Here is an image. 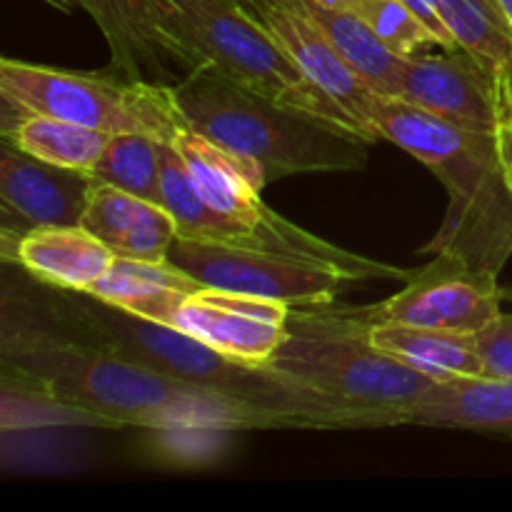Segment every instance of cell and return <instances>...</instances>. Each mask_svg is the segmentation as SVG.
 <instances>
[{
  "label": "cell",
  "instance_id": "cell-1",
  "mask_svg": "<svg viewBox=\"0 0 512 512\" xmlns=\"http://www.w3.org/2000/svg\"><path fill=\"white\" fill-rule=\"evenodd\" d=\"M0 370L5 378L105 420L110 428L280 430L270 418L233 400L73 338L20 285L15 293H3Z\"/></svg>",
  "mask_w": 512,
  "mask_h": 512
},
{
  "label": "cell",
  "instance_id": "cell-2",
  "mask_svg": "<svg viewBox=\"0 0 512 512\" xmlns=\"http://www.w3.org/2000/svg\"><path fill=\"white\" fill-rule=\"evenodd\" d=\"M28 290L48 318L73 338L143 363L168 378L228 398L273 420L280 430L393 428L385 415L353 408L270 365L243 363L170 325L140 318L80 290L35 280Z\"/></svg>",
  "mask_w": 512,
  "mask_h": 512
},
{
  "label": "cell",
  "instance_id": "cell-3",
  "mask_svg": "<svg viewBox=\"0 0 512 512\" xmlns=\"http://www.w3.org/2000/svg\"><path fill=\"white\" fill-rule=\"evenodd\" d=\"M370 123L430 168L448 190V213L423 253L453 255L480 273L500 275L512 255V188L498 133L458 128L398 98L378 95Z\"/></svg>",
  "mask_w": 512,
  "mask_h": 512
},
{
  "label": "cell",
  "instance_id": "cell-4",
  "mask_svg": "<svg viewBox=\"0 0 512 512\" xmlns=\"http://www.w3.org/2000/svg\"><path fill=\"white\" fill-rule=\"evenodd\" d=\"M185 125L273 183L305 173H353L368 165V140L355 130L268 98L213 68L170 85Z\"/></svg>",
  "mask_w": 512,
  "mask_h": 512
},
{
  "label": "cell",
  "instance_id": "cell-5",
  "mask_svg": "<svg viewBox=\"0 0 512 512\" xmlns=\"http://www.w3.org/2000/svg\"><path fill=\"white\" fill-rule=\"evenodd\" d=\"M368 308H290L288 333L270 368L353 408L405 425V410L440 383L410 368L370 338Z\"/></svg>",
  "mask_w": 512,
  "mask_h": 512
},
{
  "label": "cell",
  "instance_id": "cell-6",
  "mask_svg": "<svg viewBox=\"0 0 512 512\" xmlns=\"http://www.w3.org/2000/svg\"><path fill=\"white\" fill-rule=\"evenodd\" d=\"M160 28L185 73L213 68L245 88L355 130L348 115L293 63L243 0H163Z\"/></svg>",
  "mask_w": 512,
  "mask_h": 512
},
{
  "label": "cell",
  "instance_id": "cell-7",
  "mask_svg": "<svg viewBox=\"0 0 512 512\" xmlns=\"http://www.w3.org/2000/svg\"><path fill=\"white\" fill-rule=\"evenodd\" d=\"M0 100L30 113L55 115L88 128L143 133L173 143L185 120L170 85L130 80L115 73H80L25 60H0Z\"/></svg>",
  "mask_w": 512,
  "mask_h": 512
},
{
  "label": "cell",
  "instance_id": "cell-8",
  "mask_svg": "<svg viewBox=\"0 0 512 512\" xmlns=\"http://www.w3.org/2000/svg\"><path fill=\"white\" fill-rule=\"evenodd\" d=\"M168 260L208 288L278 300L288 308L335 303L345 285L353 283L340 270L313 260L198 243L188 238H175Z\"/></svg>",
  "mask_w": 512,
  "mask_h": 512
},
{
  "label": "cell",
  "instance_id": "cell-9",
  "mask_svg": "<svg viewBox=\"0 0 512 512\" xmlns=\"http://www.w3.org/2000/svg\"><path fill=\"white\" fill-rule=\"evenodd\" d=\"M288 305L203 285L193 293H173L145 318L203 340L210 348L243 363L268 365L288 333Z\"/></svg>",
  "mask_w": 512,
  "mask_h": 512
},
{
  "label": "cell",
  "instance_id": "cell-10",
  "mask_svg": "<svg viewBox=\"0 0 512 512\" xmlns=\"http://www.w3.org/2000/svg\"><path fill=\"white\" fill-rule=\"evenodd\" d=\"M498 275L480 273L453 255H435L415 268L400 293L365 305L373 323L478 333L503 310Z\"/></svg>",
  "mask_w": 512,
  "mask_h": 512
},
{
  "label": "cell",
  "instance_id": "cell-11",
  "mask_svg": "<svg viewBox=\"0 0 512 512\" xmlns=\"http://www.w3.org/2000/svg\"><path fill=\"white\" fill-rule=\"evenodd\" d=\"M93 175L33 158L0 143V238L15 240L48 225H80Z\"/></svg>",
  "mask_w": 512,
  "mask_h": 512
},
{
  "label": "cell",
  "instance_id": "cell-12",
  "mask_svg": "<svg viewBox=\"0 0 512 512\" xmlns=\"http://www.w3.org/2000/svg\"><path fill=\"white\" fill-rule=\"evenodd\" d=\"M243 3L270 30L293 63L348 115L353 128L368 143H378L380 138L370 123V108L378 93L363 83L353 68L335 53L323 30L293 0H243Z\"/></svg>",
  "mask_w": 512,
  "mask_h": 512
},
{
  "label": "cell",
  "instance_id": "cell-13",
  "mask_svg": "<svg viewBox=\"0 0 512 512\" xmlns=\"http://www.w3.org/2000/svg\"><path fill=\"white\" fill-rule=\"evenodd\" d=\"M398 100L475 133L500 128L495 78L463 48L403 58Z\"/></svg>",
  "mask_w": 512,
  "mask_h": 512
},
{
  "label": "cell",
  "instance_id": "cell-14",
  "mask_svg": "<svg viewBox=\"0 0 512 512\" xmlns=\"http://www.w3.org/2000/svg\"><path fill=\"white\" fill-rule=\"evenodd\" d=\"M103 33L110 70L130 80L175 85L185 68L160 28L163 0H75Z\"/></svg>",
  "mask_w": 512,
  "mask_h": 512
},
{
  "label": "cell",
  "instance_id": "cell-15",
  "mask_svg": "<svg viewBox=\"0 0 512 512\" xmlns=\"http://www.w3.org/2000/svg\"><path fill=\"white\" fill-rule=\"evenodd\" d=\"M3 258L38 283L88 293L110 268L115 253L83 225H48L3 240Z\"/></svg>",
  "mask_w": 512,
  "mask_h": 512
},
{
  "label": "cell",
  "instance_id": "cell-16",
  "mask_svg": "<svg viewBox=\"0 0 512 512\" xmlns=\"http://www.w3.org/2000/svg\"><path fill=\"white\" fill-rule=\"evenodd\" d=\"M80 225L115 255L135 260H168L170 245L178 238V225L165 205L105 183L90 190Z\"/></svg>",
  "mask_w": 512,
  "mask_h": 512
},
{
  "label": "cell",
  "instance_id": "cell-17",
  "mask_svg": "<svg viewBox=\"0 0 512 512\" xmlns=\"http://www.w3.org/2000/svg\"><path fill=\"white\" fill-rule=\"evenodd\" d=\"M405 425L512 440V380L485 375L440 380L425 398L405 410Z\"/></svg>",
  "mask_w": 512,
  "mask_h": 512
},
{
  "label": "cell",
  "instance_id": "cell-18",
  "mask_svg": "<svg viewBox=\"0 0 512 512\" xmlns=\"http://www.w3.org/2000/svg\"><path fill=\"white\" fill-rule=\"evenodd\" d=\"M3 138L45 163L88 173L113 135L55 115L20 110L3 100Z\"/></svg>",
  "mask_w": 512,
  "mask_h": 512
},
{
  "label": "cell",
  "instance_id": "cell-19",
  "mask_svg": "<svg viewBox=\"0 0 512 512\" xmlns=\"http://www.w3.org/2000/svg\"><path fill=\"white\" fill-rule=\"evenodd\" d=\"M370 338L393 358L438 380L483 375L478 335L463 330L418 328L403 323H375Z\"/></svg>",
  "mask_w": 512,
  "mask_h": 512
},
{
  "label": "cell",
  "instance_id": "cell-20",
  "mask_svg": "<svg viewBox=\"0 0 512 512\" xmlns=\"http://www.w3.org/2000/svg\"><path fill=\"white\" fill-rule=\"evenodd\" d=\"M293 3L323 30L335 53L353 68L363 83H368L378 95L398 98L403 58L395 55L360 15L328 8L315 0H293Z\"/></svg>",
  "mask_w": 512,
  "mask_h": 512
},
{
  "label": "cell",
  "instance_id": "cell-21",
  "mask_svg": "<svg viewBox=\"0 0 512 512\" xmlns=\"http://www.w3.org/2000/svg\"><path fill=\"white\" fill-rule=\"evenodd\" d=\"M200 288L203 283H198L193 275L180 270L170 260H135L115 255L110 268L88 290V295L145 318L148 310L168 295L193 293Z\"/></svg>",
  "mask_w": 512,
  "mask_h": 512
},
{
  "label": "cell",
  "instance_id": "cell-22",
  "mask_svg": "<svg viewBox=\"0 0 512 512\" xmlns=\"http://www.w3.org/2000/svg\"><path fill=\"white\" fill-rule=\"evenodd\" d=\"M158 138L143 133H118L110 138L98 163L88 170L95 183L113 185L130 195L163 205V148Z\"/></svg>",
  "mask_w": 512,
  "mask_h": 512
},
{
  "label": "cell",
  "instance_id": "cell-23",
  "mask_svg": "<svg viewBox=\"0 0 512 512\" xmlns=\"http://www.w3.org/2000/svg\"><path fill=\"white\" fill-rule=\"evenodd\" d=\"M445 25L463 50H468L495 78L512 53V30L498 0H435Z\"/></svg>",
  "mask_w": 512,
  "mask_h": 512
},
{
  "label": "cell",
  "instance_id": "cell-24",
  "mask_svg": "<svg viewBox=\"0 0 512 512\" xmlns=\"http://www.w3.org/2000/svg\"><path fill=\"white\" fill-rule=\"evenodd\" d=\"M353 13L360 15L370 25V30L400 58L428 53L433 45L440 48L428 25L403 0H360Z\"/></svg>",
  "mask_w": 512,
  "mask_h": 512
},
{
  "label": "cell",
  "instance_id": "cell-25",
  "mask_svg": "<svg viewBox=\"0 0 512 512\" xmlns=\"http://www.w3.org/2000/svg\"><path fill=\"white\" fill-rule=\"evenodd\" d=\"M150 448L158 453L160 460L175 465V468H203L220 458L225 450V440L233 433L225 430H203V428H175V430H145Z\"/></svg>",
  "mask_w": 512,
  "mask_h": 512
},
{
  "label": "cell",
  "instance_id": "cell-26",
  "mask_svg": "<svg viewBox=\"0 0 512 512\" xmlns=\"http://www.w3.org/2000/svg\"><path fill=\"white\" fill-rule=\"evenodd\" d=\"M475 335L485 378L512 380V313H500Z\"/></svg>",
  "mask_w": 512,
  "mask_h": 512
},
{
  "label": "cell",
  "instance_id": "cell-27",
  "mask_svg": "<svg viewBox=\"0 0 512 512\" xmlns=\"http://www.w3.org/2000/svg\"><path fill=\"white\" fill-rule=\"evenodd\" d=\"M495 100H498L500 128L512 130V53L495 73Z\"/></svg>",
  "mask_w": 512,
  "mask_h": 512
},
{
  "label": "cell",
  "instance_id": "cell-28",
  "mask_svg": "<svg viewBox=\"0 0 512 512\" xmlns=\"http://www.w3.org/2000/svg\"><path fill=\"white\" fill-rule=\"evenodd\" d=\"M498 148H500V160H503V170L508 175V183L512 188V130L500 128L498 130Z\"/></svg>",
  "mask_w": 512,
  "mask_h": 512
},
{
  "label": "cell",
  "instance_id": "cell-29",
  "mask_svg": "<svg viewBox=\"0 0 512 512\" xmlns=\"http://www.w3.org/2000/svg\"><path fill=\"white\" fill-rule=\"evenodd\" d=\"M315 3L328 5V8H338V10H350V13H353L355 5H358L360 0H315Z\"/></svg>",
  "mask_w": 512,
  "mask_h": 512
},
{
  "label": "cell",
  "instance_id": "cell-30",
  "mask_svg": "<svg viewBox=\"0 0 512 512\" xmlns=\"http://www.w3.org/2000/svg\"><path fill=\"white\" fill-rule=\"evenodd\" d=\"M45 3L53 5V8H58V10H63V13H70L73 8H78V5H75V0H45Z\"/></svg>",
  "mask_w": 512,
  "mask_h": 512
},
{
  "label": "cell",
  "instance_id": "cell-31",
  "mask_svg": "<svg viewBox=\"0 0 512 512\" xmlns=\"http://www.w3.org/2000/svg\"><path fill=\"white\" fill-rule=\"evenodd\" d=\"M498 3H500V8H503L505 18H508L510 30H512V0H498Z\"/></svg>",
  "mask_w": 512,
  "mask_h": 512
},
{
  "label": "cell",
  "instance_id": "cell-32",
  "mask_svg": "<svg viewBox=\"0 0 512 512\" xmlns=\"http://www.w3.org/2000/svg\"><path fill=\"white\" fill-rule=\"evenodd\" d=\"M500 295H503V303H512V285H500Z\"/></svg>",
  "mask_w": 512,
  "mask_h": 512
}]
</instances>
